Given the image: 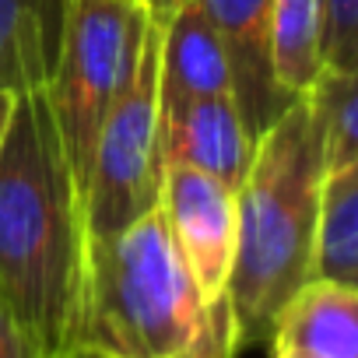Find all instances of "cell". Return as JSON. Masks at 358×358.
Masks as SVG:
<instances>
[{
  "instance_id": "cell-1",
  "label": "cell",
  "mask_w": 358,
  "mask_h": 358,
  "mask_svg": "<svg viewBox=\"0 0 358 358\" xmlns=\"http://www.w3.org/2000/svg\"><path fill=\"white\" fill-rule=\"evenodd\" d=\"M85 218L50 99L22 92L0 148V299L36 358L71 351Z\"/></svg>"
},
{
  "instance_id": "cell-2",
  "label": "cell",
  "mask_w": 358,
  "mask_h": 358,
  "mask_svg": "<svg viewBox=\"0 0 358 358\" xmlns=\"http://www.w3.org/2000/svg\"><path fill=\"white\" fill-rule=\"evenodd\" d=\"M71 351L106 358H236L229 306L204 299L162 211L130 229L85 239Z\"/></svg>"
},
{
  "instance_id": "cell-3",
  "label": "cell",
  "mask_w": 358,
  "mask_h": 358,
  "mask_svg": "<svg viewBox=\"0 0 358 358\" xmlns=\"http://www.w3.org/2000/svg\"><path fill=\"white\" fill-rule=\"evenodd\" d=\"M323 144L306 95L257 137L236 190V257L229 309L239 351L267 344L281 306L313 278V229L323 176Z\"/></svg>"
},
{
  "instance_id": "cell-4",
  "label": "cell",
  "mask_w": 358,
  "mask_h": 358,
  "mask_svg": "<svg viewBox=\"0 0 358 358\" xmlns=\"http://www.w3.org/2000/svg\"><path fill=\"white\" fill-rule=\"evenodd\" d=\"M151 15L141 0H67L53 74L46 81L50 113L74 172L85 187L99 127L141 60Z\"/></svg>"
},
{
  "instance_id": "cell-5",
  "label": "cell",
  "mask_w": 358,
  "mask_h": 358,
  "mask_svg": "<svg viewBox=\"0 0 358 358\" xmlns=\"http://www.w3.org/2000/svg\"><path fill=\"white\" fill-rule=\"evenodd\" d=\"M158 22H151L134 78L106 113L81 187L85 239H106L158 208Z\"/></svg>"
},
{
  "instance_id": "cell-6",
  "label": "cell",
  "mask_w": 358,
  "mask_h": 358,
  "mask_svg": "<svg viewBox=\"0 0 358 358\" xmlns=\"http://www.w3.org/2000/svg\"><path fill=\"white\" fill-rule=\"evenodd\" d=\"M158 211L204 299L229 306V274L236 257V190L208 172L165 165Z\"/></svg>"
},
{
  "instance_id": "cell-7",
  "label": "cell",
  "mask_w": 358,
  "mask_h": 358,
  "mask_svg": "<svg viewBox=\"0 0 358 358\" xmlns=\"http://www.w3.org/2000/svg\"><path fill=\"white\" fill-rule=\"evenodd\" d=\"M222 39L236 109L257 141L295 95H288L271 67V4L274 0H194Z\"/></svg>"
},
{
  "instance_id": "cell-8",
  "label": "cell",
  "mask_w": 358,
  "mask_h": 358,
  "mask_svg": "<svg viewBox=\"0 0 358 358\" xmlns=\"http://www.w3.org/2000/svg\"><path fill=\"white\" fill-rule=\"evenodd\" d=\"M253 144L257 141L250 137L229 92L158 109L162 165H187L239 190L253 158Z\"/></svg>"
},
{
  "instance_id": "cell-9",
  "label": "cell",
  "mask_w": 358,
  "mask_h": 358,
  "mask_svg": "<svg viewBox=\"0 0 358 358\" xmlns=\"http://www.w3.org/2000/svg\"><path fill=\"white\" fill-rule=\"evenodd\" d=\"M225 92L232 95V78L222 39L194 0H183L158 25V109Z\"/></svg>"
},
{
  "instance_id": "cell-10",
  "label": "cell",
  "mask_w": 358,
  "mask_h": 358,
  "mask_svg": "<svg viewBox=\"0 0 358 358\" xmlns=\"http://www.w3.org/2000/svg\"><path fill=\"white\" fill-rule=\"evenodd\" d=\"M313 358H358V288L309 278L278 313L271 341Z\"/></svg>"
},
{
  "instance_id": "cell-11",
  "label": "cell",
  "mask_w": 358,
  "mask_h": 358,
  "mask_svg": "<svg viewBox=\"0 0 358 358\" xmlns=\"http://www.w3.org/2000/svg\"><path fill=\"white\" fill-rule=\"evenodd\" d=\"M67 0H0V88L15 95L46 88Z\"/></svg>"
},
{
  "instance_id": "cell-12",
  "label": "cell",
  "mask_w": 358,
  "mask_h": 358,
  "mask_svg": "<svg viewBox=\"0 0 358 358\" xmlns=\"http://www.w3.org/2000/svg\"><path fill=\"white\" fill-rule=\"evenodd\" d=\"M313 278L341 285L358 281V162L330 165L320 176Z\"/></svg>"
},
{
  "instance_id": "cell-13",
  "label": "cell",
  "mask_w": 358,
  "mask_h": 358,
  "mask_svg": "<svg viewBox=\"0 0 358 358\" xmlns=\"http://www.w3.org/2000/svg\"><path fill=\"white\" fill-rule=\"evenodd\" d=\"M271 67L288 95H302L316 71L320 53V0H274L271 4Z\"/></svg>"
},
{
  "instance_id": "cell-14",
  "label": "cell",
  "mask_w": 358,
  "mask_h": 358,
  "mask_svg": "<svg viewBox=\"0 0 358 358\" xmlns=\"http://www.w3.org/2000/svg\"><path fill=\"white\" fill-rule=\"evenodd\" d=\"M302 95L320 130L327 169L358 162V78L355 71H337L323 64Z\"/></svg>"
},
{
  "instance_id": "cell-15",
  "label": "cell",
  "mask_w": 358,
  "mask_h": 358,
  "mask_svg": "<svg viewBox=\"0 0 358 358\" xmlns=\"http://www.w3.org/2000/svg\"><path fill=\"white\" fill-rule=\"evenodd\" d=\"M320 53L327 67L358 71V0H320Z\"/></svg>"
},
{
  "instance_id": "cell-16",
  "label": "cell",
  "mask_w": 358,
  "mask_h": 358,
  "mask_svg": "<svg viewBox=\"0 0 358 358\" xmlns=\"http://www.w3.org/2000/svg\"><path fill=\"white\" fill-rule=\"evenodd\" d=\"M0 358H36L4 299H0Z\"/></svg>"
},
{
  "instance_id": "cell-17",
  "label": "cell",
  "mask_w": 358,
  "mask_h": 358,
  "mask_svg": "<svg viewBox=\"0 0 358 358\" xmlns=\"http://www.w3.org/2000/svg\"><path fill=\"white\" fill-rule=\"evenodd\" d=\"M15 102H18L15 92L0 88V148H4V137H8V127H11V116H15Z\"/></svg>"
},
{
  "instance_id": "cell-18",
  "label": "cell",
  "mask_w": 358,
  "mask_h": 358,
  "mask_svg": "<svg viewBox=\"0 0 358 358\" xmlns=\"http://www.w3.org/2000/svg\"><path fill=\"white\" fill-rule=\"evenodd\" d=\"M141 4L148 8L151 22H158V25H162V22H165V18H169V15H172L179 4H183V0H141Z\"/></svg>"
},
{
  "instance_id": "cell-19",
  "label": "cell",
  "mask_w": 358,
  "mask_h": 358,
  "mask_svg": "<svg viewBox=\"0 0 358 358\" xmlns=\"http://www.w3.org/2000/svg\"><path fill=\"white\" fill-rule=\"evenodd\" d=\"M271 358H313V355H302L288 344H271Z\"/></svg>"
},
{
  "instance_id": "cell-20",
  "label": "cell",
  "mask_w": 358,
  "mask_h": 358,
  "mask_svg": "<svg viewBox=\"0 0 358 358\" xmlns=\"http://www.w3.org/2000/svg\"><path fill=\"white\" fill-rule=\"evenodd\" d=\"M60 358H106V355H95V351H67Z\"/></svg>"
}]
</instances>
